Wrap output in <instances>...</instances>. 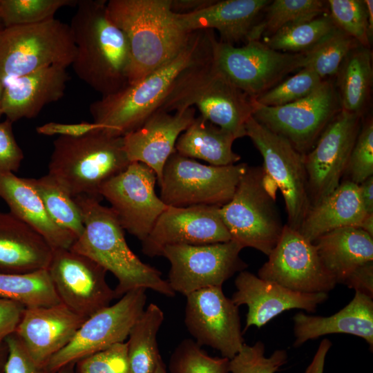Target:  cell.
Returning <instances> with one entry per match:
<instances>
[{
    "label": "cell",
    "mask_w": 373,
    "mask_h": 373,
    "mask_svg": "<svg viewBox=\"0 0 373 373\" xmlns=\"http://www.w3.org/2000/svg\"><path fill=\"white\" fill-rule=\"evenodd\" d=\"M211 30L192 32L184 48L173 59L138 82L90 104L93 122L118 137L140 128L156 113L182 74L210 50Z\"/></svg>",
    "instance_id": "cell-1"
},
{
    "label": "cell",
    "mask_w": 373,
    "mask_h": 373,
    "mask_svg": "<svg viewBox=\"0 0 373 373\" xmlns=\"http://www.w3.org/2000/svg\"><path fill=\"white\" fill-rule=\"evenodd\" d=\"M106 0H78L69 25L76 47L72 67L102 96L128 84L130 51L122 31L109 18Z\"/></svg>",
    "instance_id": "cell-2"
},
{
    "label": "cell",
    "mask_w": 373,
    "mask_h": 373,
    "mask_svg": "<svg viewBox=\"0 0 373 373\" xmlns=\"http://www.w3.org/2000/svg\"><path fill=\"white\" fill-rule=\"evenodd\" d=\"M108 15L124 34L130 51L128 84L175 57L192 32L180 26L171 0H110Z\"/></svg>",
    "instance_id": "cell-3"
},
{
    "label": "cell",
    "mask_w": 373,
    "mask_h": 373,
    "mask_svg": "<svg viewBox=\"0 0 373 373\" xmlns=\"http://www.w3.org/2000/svg\"><path fill=\"white\" fill-rule=\"evenodd\" d=\"M74 199L82 211L84 229L70 249L93 260L116 277L115 298L139 288L151 289L168 297L175 296L161 272L144 263L131 251L111 207L95 199Z\"/></svg>",
    "instance_id": "cell-4"
},
{
    "label": "cell",
    "mask_w": 373,
    "mask_h": 373,
    "mask_svg": "<svg viewBox=\"0 0 373 373\" xmlns=\"http://www.w3.org/2000/svg\"><path fill=\"white\" fill-rule=\"evenodd\" d=\"M130 163L123 137L112 135L99 128L82 136L56 138L48 174L73 198L102 201V186Z\"/></svg>",
    "instance_id": "cell-5"
},
{
    "label": "cell",
    "mask_w": 373,
    "mask_h": 373,
    "mask_svg": "<svg viewBox=\"0 0 373 373\" xmlns=\"http://www.w3.org/2000/svg\"><path fill=\"white\" fill-rule=\"evenodd\" d=\"M193 106L202 117L236 139L246 136L245 124L253 112L251 98L216 68L211 48L182 74L157 111L171 113Z\"/></svg>",
    "instance_id": "cell-6"
},
{
    "label": "cell",
    "mask_w": 373,
    "mask_h": 373,
    "mask_svg": "<svg viewBox=\"0 0 373 373\" xmlns=\"http://www.w3.org/2000/svg\"><path fill=\"white\" fill-rule=\"evenodd\" d=\"M277 189L262 166H248L232 198L219 209L232 240L269 255L284 227L276 206Z\"/></svg>",
    "instance_id": "cell-7"
},
{
    "label": "cell",
    "mask_w": 373,
    "mask_h": 373,
    "mask_svg": "<svg viewBox=\"0 0 373 373\" xmlns=\"http://www.w3.org/2000/svg\"><path fill=\"white\" fill-rule=\"evenodd\" d=\"M76 47L69 25L55 18L0 32V78L6 82L39 69L71 66Z\"/></svg>",
    "instance_id": "cell-8"
},
{
    "label": "cell",
    "mask_w": 373,
    "mask_h": 373,
    "mask_svg": "<svg viewBox=\"0 0 373 373\" xmlns=\"http://www.w3.org/2000/svg\"><path fill=\"white\" fill-rule=\"evenodd\" d=\"M248 164L228 166L204 164L176 151L165 164L160 187V199L167 206L196 205L221 207L232 198Z\"/></svg>",
    "instance_id": "cell-9"
},
{
    "label": "cell",
    "mask_w": 373,
    "mask_h": 373,
    "mask_svg": "<svg viewBox=\"0 0 373 373\" xmlns=\"http://www.w3.org/2000/svg\"><path fill=\"white\" fill-rule=\"evenodd\" d=\"M211 58L213 64L238 88L256 98L279 84L289 73L300 70L302 53L275 50L260 40L238 47L218 41L211 30Z\"/></svg>",
    "instance_id": "cell-10"
},
{
    "label": "cell",
    "mask_w": 373,
    "mask_h": 373,
    "mask_svg": "<svg viewBox=\"0 0 373 373\" xmlns=\"http://www.w3.org/2000/svg\"><path fill=\"white\" fill-rule=\"evenodd\" d=\"M252 117L283 137L302 155L314 146L322 132L341 110L338 91L324 80L305 97L280 106H266L251 98Z\"/></svg>",
    "instance_id": "cell-11"
},
{
    "label": "cell",
    "mask_w": 373,
    "mask_h": 373,
    "mask_svg": "<svg viewBox=\"0 0 373 373\" xmlns=\"http://www.w3.org/2000/svg\"><path fill=\"white\" fill-rule=\"evenodd\" d=\"M245 132L262 157L265 173L284 198L287 225L298 231L311 205L303 155L252 116L245 124Z\"/></svg>",
    "instance_id": "cell-12"
},
{
    "label": "cell",
    "mask_w": 373,
    "mask_h": 373,
    "mask_svg": "<svg viewBox=\"0 0 373 373\" xmlns=\"http://www.w3.org/2000/svg\"><path fill=\"white\" fill-rule=\"evenodd\" d=\"M243 247L234 240L201 245L166 246L161 256L170 262L167 282L173 291L185 296L195 291L222 287L247 264L240 257Z\"/></svg>",
    "instance_id": "cell-13"
},
{
    "label": "cell",
    "mask_w": 373,
    "mask_h": 373,
    "mask_svg": "<svg viewBox=\"0 0 373 373\" xmlns=\"http://www.w3.org/2000/svg\"><path fill=\"white\" fill-rule=\"evenodd\" d=\"M146 290L139 288L130 291L116 303L88 318L70 342L50 358L48 368L57 372L88 355L124 342L144 310Z\"/></svg>",
    "instance_id": "cell-14"
},
{
    "label": "cell",
    "mask_w": 373,
    "mask_h": 373,
    "mask_svg": "<svg viewBox=\"0 0 373 373\" xmlns=\"http://www.w3.org/2000/svg\"><path fill=\"white\" fill-rule=\"evenodd\" d=\"M47 271L60 303L86 318L115 298L106 280V270L70 249H53Z\"/></svg>",
    "instance_id": "cell-15"
},
{
    "label": "cell",
    "mask_w": 373,
    "mask_h": 373,
    "mask_svg": "<svg viewBox=\"0 0 373 373\" xmlns=\"http://www.w3.org/2000/svg\"><path fill=\"white\" fill-rule=\"evenodd\" d=\"M156 182V174L151 168L135 162L106 182L100 191L124 230L141 242L168 207L155 193Z\"/></svg>",
    "instance_id": "cell-16"
},
{
    "label": "cell",
    "mask_w": 373,
    "mask_h": 373,
    "mask_svg": "<svg viewBox=\"0 0 373 373\" xmlns=\"http://www.w3.org/2000/svg\"><path fill=\"white\" fill-rule=\"evenodd\" d=\"M361 125V115L341 110L313 148L303 155L310 207L332 193L341 182Z\"/></svg>",
    "instance_id": "cell-17"
},
{
    "label": "cell",
    "mask_w": 373,
    "mask_h": 373,
    "mask_svg": "<svg viewBox=\"0 0 373 373\" xmlns=\"http://www.w3.org/2000/svg\"><path fill=\"white\" fill-rule=\"evenodd\" d=\"M268 257L258 272L261 279L303 293H327L337 284L314 243L287 224Z\"/></svg>",
    "instance_id": "cell-18"
},
{
    "label": "cell",
    "mask_w": 373,
    "mask_h": 373,
    "mask_svg": "<svg viewBox=\"0 0 373 373\" xmlns=\"http://www.w3.org/2000/svg\"><path fill=\"white\" fill-rule=\"evenodd\" d=\"M186 297L184 323L195 342L233 358L245 344L238 307L224 294L222 287L201 289Z\"/></svg>",
    "instance_id": "cell-19"
},
{
    "label": "cell",
    "mask_w": 373,
    "mask_h": 373,
    "mask_svg": "<svg viewBox=\"0 0 373 373\" xmlns=\"http://www.w3.org/2000/svg\"><path fill=\"white\" fill-rule=\"evenodd\" d=\"M216 206L186 207L168 206L142 242L143 253L150 257L161 256L169 245H201L231 240Z\"/></svg>",
    "instance_id": "cell-20"
},
{
    "label": "cell",
    "mask_w": 373,
    "mask_h": 373,
    "mask_svg": "<svg viewBox=\"0 0 373 373\" xmlns=\"http://www.w3.org/2000/svg\"><path fill=\"white\" fill-rule=\"evenodd\" d=\"M235 285L236 291L231 300L238 307L246 305L248 307L244 332L251 326L261 327L286 310L315 312L318 305L328 298L327 293L296 291L245 270L239 272Z\"/></svg>",
    "instance_id": "cell-21"
},
{
    "label": "cell",
    "mask_w": 373,
    "mask_h": 373,
    "mask_svg": "<svg viewBox=\"0 0 373 373\" xmlns=\"http://www.w3.org/2000/svg\"><path fill=\"white\" fill-rule=\"evenodd\" d=\"M87 318L61 303L26 307L15 333L32 359L47 366L50 358L65 347Z\"/></svg>",
    "instance_id": "cell-22"
},
{
    "label": "cell",
    "mask_w": 373,
    "mask_h": 373,
    "mask_svg": "<svg viewBox=\"0 0 373 373\" xmlns=\"http://www.w3.org/2000/svg\"><path fill=\"white\" fill-rule=\"evenodd\" d=\"M195 108L174 112L157 111L137 129L123 136L124 149L131 162L151 168L160 182L165 164L174 153L180 135L195 119Z\"/></svg>",
    "instance_id": "cell-23"
},
{
    "label": "cell",
    "mask_w": 373,
    "mask_h": 373,
    "mask_svg": "<svg viewBox=\"0 0 373 373\" xmlns=\"http://www.w3.org/2000/svg\"><path fill=\"white\" fill-rule=\"evenodd\" d=\"M269 3L267 0L214 1L199 10L176 13V16L184 31L216 30L220 41L235 46L249 41L260 14Z\"/></svg>",
    "instance_id": "cell-24"
},
{
    "label": "cell",
    "mask_w": 373,
    "mask_h": 373,
    "mask_svg": "<svg viewBox=\"0 0 373 373\" xmlns=\"http://www.w3.org/2000/svg\"><path fill=\"white\" fill-rule=\"evenodd\" d=\"M66 68L50 66L4 82L3 115L12 122L31 119L46 105L59 100L70 79Z\"/></svg>",
    "instance_id": "cell-25"
},
{
    "label": "cell",
    "mask_w": 373,
    "mask_h": 373,
    "mask_svg": "<svg viewBox=\"0 0 373 373\" xmlns=\"http://www.w3.org/2000/svg\"><path fill=\"white\" fill-rule=\"evenodd\" d=\"M53 249L31 227L0 211V273L23 274L47 269Z\"/></svg>",
    "instance_id": "cell-26"
},
{
    "label": "cell",
    "mask_w": 373,
    "mask_h": 373,
    "mask_svg": "<svg viewBox=\"0 0 373 373\" xmlns=\"http://www.w3.org/2000/svg\"><path fill=\"white\" fill-rule=\"evenodd\" d=\"M294 347L308 340L335 333L352 334L363 338L373 348L372 298L355 291L352 300L337 313L327 317L311 316L303 312L293 317Z\"/></svg>",
    "instance_id": "cell-27"
},
{
    "label": "cell",
    "mask_w": 373,
    "mask_h": 373,
    "mask_svg": "<svg viewBox=\"0 0 373 373\" xmlns=\"http://www.w3.org/2000/svg\"><path fill=\"white\" fill-rule=\"evenodd\" d=\"M0 198L11 213L39 233L52 249H70L75 238L53 222L25 178L11 172L0 173Z\"/></svg>",
    "instance_id": "cell-28"
},
{
    "label": "cell",
    "mask_w": 373,
    "mask_h": 373,
    "mask_svg": "<svg viewBox=\"0 0 373 373\" xmlns=\"http://www.w3.org/2000/svg\"><path fill=\"white\" fill-rule=\"evenodd\" d=\"M366 215L358 184L345 180L329 195L310 207L298 231L313 242L334 229L358 227Z\"/></svg>",
    "instance_id": "cell-29"
},
{
    "label": "cell",
    "mask_w": 373,
    "mask_h": 373,
    "mask_svg": "<svg viewBox=\"0 0 373 373\" xmlns=\"http://www.w3.org/2000/svg\"><path fill=\"white\" fill-rule=\"evenodd\" d=\"M319 258L336 283L358 266L373 261V237L355 227L334 229L313 242Z\"/></svg>",
    "instance_id": "cell-30"
},
{
    "label": "cell",
    "mask_w": 373,
    "mask_h": 373,
    "mask_svg": "<svg viewBox=\"0 0 373 373\" xmlns=\"http://www.w3.org/2000/svg\"><path fill=\"white\" fill-rule=\"evenodd\" d=\"M236 137L211 123L200 115L180 135L175 151L191 159L202 160L212 166L236 164L240 156L232 150Z\"/></svg>",
    "instance_id": "cell-31"
},
{
    "label": "cell",
    "mask_w": 373,
    "mask_h": 373,
    "mask_svg": "<svg viewBox=\"0 0 373 373\" xmlns=\"http://www.w3.org/2000/svg\"><path fill=\"white\" fill-rule=\"evenodd\" d=\"M372 53L370 48L358 45L343 60L338 75L341 109L362 115L372 82Z\"/></svg>",
    "instance_id": "cell-32"
},
{
    "label": "cell",
    "mask_w": 373,
    "mask_h": 373,
    "mask_svg": "<svg viewBox=\"0 0 373 373\" xmlns=\"http://www.w3.org/2000/svg\"><path fill=\"white\" fill-rule=\"evenodd\" d=\"M164 313L150 304L132 327L127 343L129 373H153L161 356L157 334L164 321Z\"/></svg>",
    "instance_id": "cell-33"
},
{
    "label": "cell",
    "mask_w": 373,
    "mask_h": 373,
    "mask_svg": "<svg viewBox=\"0 0 373 373\" xmlns=\"http://www.w3.org/2000/svg\"><path fill=\"white\" fill-rule=\"evenodd\" d=\"M40 198L53 222L75 240L84 229L82 211L70 194L51 175L25 178Z\"/></svg>",
    "instance_id": "cell-34"
},
{
    "label": "cell",
    "mask_w": 373,
    "mask_h": 373,
    "mask_svg": "<svg viewBox=\"0 0 373 373\" xmlns=\"http://www.w3.org/2000/svg\"><path fill=\"white\" fill-rule=\"evenodd\" d=\"M0 298L15 301L25 307L60 303L47 269L23 274L0 273Z\"/></svg>",
    "instance_id": "cell-35"
},
{
    "label": "cell",
    "mask_w": 373,
    "mask_h": 373,
    "mask_svg": "<svg viewBox=\"0 0 373 373\" xmlns=\"http://www.w3.org/2000/svg\"><path fill=\"white\" fill-rule=\"evenodd\" d=\"M327 3L320 0H274L265 7L264 19L254 28L249 41L270 37L282 28L312 19L326 11Z\"/></svg>",
    "instance_id": "cell-36"
},
{
    "label": "cell",
    "mask_w": 373,
    "mask_h": 373,
    "mask_svg": "<svg viewBox=\"0 0 373 373\" xmlns=\"http://www.w3.org/2000/svg\"><path fill=\"white\" fill-rule=\"evenodd\" d=\"M336 26L329 13L286 26L267 37L269 48L284 52L303 53L315 46Z\"/></svg>",
    "instance_id": "cell-37"
},
{
    "label": "cell",
    "mask_w": 373,
    "mask_h": 373,
    "mask_svg": "<svg viewBox=\"0 0 373 373\" xmlns=\"http://www.w3.org/2000/svg\"><path fill=\"white\" fill-rule=\"evenodd\" d=\"M360 45L337 27L309 50L302 53L300 67L314 71L321 79L337 74L348 53Z\"/></svg>",
    "instance_id": "cell-38"
},
{
    "label": "cell",
    "mask_w": 373,
    "mask_h": 373,
    "mask_svg": "<svg viewBox=\"0 0 373 373\" xmlns=\"http://www.w3.org/2000/svg\"><path fill=\"white\" fill-rule=\"evenodd\" d=\"M78 0H0V19L5 28L35 24L54 18L61 8Z\"/></svg>",
    "instance_id": "cell-39"
},
{
    "label": "cell",
    "mask_w": 373,
    "mask_h": 373,
    "mask_svg": "<svg viewBox=\"0 0 373 373\" xmlns=\"http://www.w3.org/2000/svg\"><path fill=\"white\" fill-rule=\"evenodd\" d=\"M229 359L212 357L191 339L183 340L170 361L171 373H229Z\"/></svg>",
    "instance_id": "cell-40"
},
{
    "label": "cell",
    "mask_w": 373,
    "mask_h": 373,
    "mask_svg": "<svg viewBox=\"0 0 373 373\" xmlns=\"http://www.w3.org/2000/svg\"><path fill=\"white\" fill-rule=\"evenodd\" d=\"M324 80L314 71L301 68L294 75L252 99L266 106H283L309 95L318 88Z\"/></svg>",
    "instance_id": "cell-41"
},
{
    "label": "cell",
    "mask_w": 373,
    "mask_h": 373,
    "mask_svg": "<svg viewBox=\"0 0 373 373\" xmlns=\"http://www.w3.org/2000/svg\"><path fill=\"white\" fill-rule=\"evenodd\" d=\"M327 4L335 26L360 45L370 48L372 35L369 30L364 0H329Z\"/></svg>",
    "instance_id": "cell-42"
},
{
    "label": "cell",
    "mask_w": 373,
    "mask_h": 373,
    "mask_svg": "<svg viewBox=\"0 0 373 373\" xmlns=\"http://www.w3.org/2000/svg\"><path fill=\"white\" fill-rule=\"evenodd\" d=\"M287 362L285 350H277L266 357L265 345L261 341L253 345L244 344L241 350L229 360L231 373H276Z\"/></svg>",
    "instance_id": "cell-43"
},
{
    "label": "cell",
    "mask_w": 373,
    "mask_h": 373,
    "mask_svg": "<svg viewBox=\"0 0 373 373\" xmlns=\"http://www.w3.org/2000/svg\"><path fill=\"white\" fill-rule=\"evenodd\" d=\"M345 174L348 175L347 180L358 185L373 176V120L372 117L361 122Z\"/></svg>",
    "instance_id": "cell-44"
},
{
    "label": "cell",
    "mask_w": 373,
    "mask_h": 373,
    "mask_svg": "<svg viewBox=\"0 0 373 373\" xmlns=\"http://www.w3.org/2000/svg\"><path fill=\"white\" fill-rule=\"evenodd\" d=\"M74 373H129L126 342L116 343L77 361Z\"/></svg>",
    "instance_id": "cell-45"
},
{
    "label": "cell",
    "mask_w": 373,
    "mask_h": 373,
    "mask_svg": "<svg viewBox=\"0 0 373 373\" xmlns=\"http://www.w3.org/2000/svg\"><path fill=\"white\" fill-rule=\"evenodd\" d=\"M5 341L8 347V356L4 373H60L51 371L47 366L37 365L15 332L7 336Z\"/></svg>",
    "instance_id": "cell-46"
},
{
    "label": "cell",
    "mask_w": 373,
    "mask_h": 373,
    "mask_svg": "<svg viewBox=\"0 0 373 373\" xmlns=\"http://www.w3.org/2000/svg\"><path fill=\"white\" fill-rule=\"evenodd\" d=\"M12 123L8 119L0 122V173L17 172L23 159L13 134Z\"/></svg>",
    "instance_id": "cell-47"
},
{
    "label": "cell",
    "mask_w": 373,
    "mask_h": 373,
    "mask_svg": "<svg viewBox=\"0 0 373 373\" xmlns=\"http://www.w3.org/2000/svg\"><path fill=\"white\" fill-rule=\"evenodd\" d=\"M25 308L15 301L0 298V342L15 332Z\"/></svg>",
    "instance_id": "cell-48"
},
{
    "label": "cell",
    "mask_w": 373,
    "mask_h": 373,
    "mask_svg": "<svg viewBox=\"0 0 373 373\" xmlns=\"http://www.w3.org/2000/svg\"><path fill=\"white\" fill-rule=\"evenodd\" d=\"M99 128H103L94 122H83L77 124L48 122L37 127L36 131L45 135L78 137Z\"/></svg>",
    "instance_id": "cell-49"
},
{
    "label": "cell",
    "mask_w": 373,
    "mask_h": 373,
    "mask_svg": "<svg viewBox=\"0 0 373 373\" xmlns=\"http://www.w3.org/2000/svg\"><path fill=\"white\" fill-rule=\"evenodd\" d=\"M343 284L373 298V261L356 267Z\"/></svg>",
    "instance_id": "cell-50"
},
{
    "label": "cell",
    "mask_w": 373,
    "mask_h": 373,
    "mask_svg": "<svg viewBox=\"0 0 373 373\" xmlns=\"http://www.w3.org/2000/svg\"><path fill=\"white\" fill-rule=\"evenodd\" d=\"M215 0H171V10L177 14L189 13L211 4Z\"/></svg>",
    "instance_id": "cell-51"
},
{
    "label": "cell",
    "mask_w": 373,
    "mask_h": 373,
    "mask_svg": "<svg viewBox=\"0 0 373 373\" xmlns=\"http://www.w3.org/2000/svg\"><path fill=\"white\" fill-rule=\"evenodd\" d=\"M358 186L365 212L367 214L373 213V176L368 178Z\"/></svg>",
    "instance_id": "cell-52"
},
{
    "label": "cell",
    "mask_w": 373,
    "mask_h": 373,
    "mask_svg": "<svg viewBox=\"0 0 373 373\" xmlns=\"http://www.w3.org/2000/svg\"><path fill=\"white\" fill-rule=\"evenodd\" d=\"M332 343L327 339H324L315 354L311 364L307 368L305 373H323L325 356Z\"/></svg>",
    "instance_id": "cell-53"
},
{
    "label": "cell",
    "mask_w": 373,
    "mask_h": 373,
    "mask_svg": "<svg viewBox=\"0 0 373 373\" xmlns=\"http://www.w3.org/2000/svg\"><path fill=\"white\" fill-rule=\"evenodd\" d=\"M358 228L363 230L373 237V213L367 214Z\"/></svg>",
    "instance_id": "cell-54"
},
{
    "label": "cell",
    "mask_w": 373,
    "mask_h": 373,
    "mask_svg": "<svg viewBox=\"0 0 373 373\" xmlns=\"http://www.w3.org/2000/svg\"><path fill=\"white\" fill-rule=\"evenodd\" d=\"M8 356V347L6 341L0 342V373H4V367Z\"/></svg>",
    "instance_id": "cell-55"
},
{
    "label": "cell",
    "mask_w": 373,
    "mask_h": 373,
    "mask_svg": "<svg viewBox=\"0 0 373 373\" xmlns=\"http://www.w3.org/2000/svg\"><path fill=\"white\" fill-rule=\"evenodd\" d=\"M365 4L367 22L370 33L372 35L373 32V1L372 0H364Z\"/></svg>",
    "instance_id": "cell-56"
},
{
    "label": "cell",
    "mask_w": 373,
    "mask_h": 373,
    "mask_svg": "<svg viewBox=\"0 0 373 373\" xmlns=\"http://www.w3.org/2000/svg\"><path fill=\"white\" fill-rule=\"evenodd\" d=\"M153 373H167L165 364L160 356Z\"/></svg>",
    "instance_id": "cell-57"
},
{
    "label": "cell",
    "mask_w": 373,
    "mask_h": 373,
    "mask_svg": "<svg viewBox=\"0 0 373 373\" xmlns=\"http://www.w3.org/2000/svg\"><path fill=\"white\" fill-rule=\"evenodd\" d=\"M4 88V82L0 78V117L3 115L2 112V99Z\"/></svg>",
    "instance_id": "cell-58"
},
{
    "label": "cell",
    "mask_w": 373,
    "mask_h": 373,
    "mask_svg": "<svg viewBox=\"0 0 373 373\" xmlns=\"http://www.w3.org/2000/svg\"><path fill=\"white\" fill-rule=\"evenodd\" d=\"M74 365L75 364L68 365L61 368L59 372L61 373H74Z\"/></svg>",
    "instance_id": "cell-59"
},
{
    "label": "cell",
    "mask_w": 373,
    "mask_h": 373,
    "mask_svg": "<svg viewBox=\"0 0 373 373\" xmlns=\"http://www.w3.org/2000/svg\"><path fill=\"white\" fill-rule=\"evenodd\" d=\"M4 26L1 21V20L0 19V32L4 28Z\"/></svg>",
    "instance_id": "cell-60"
}]
</instances>
